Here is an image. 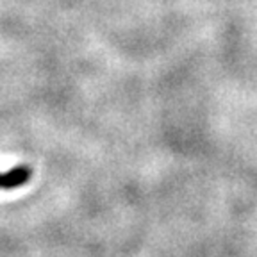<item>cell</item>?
Wrapping results in <instances>:
<instances>
[{"instance_id": "1", "label": "cell", "mask_w": 257, "mask_h": 257, "mask_svg": "<svg viewBox=\"0 0 257 257\" xmlns=\"http://www.w3.org/2000/svg\"><path fill=\"white\" fill-rule=\"evenodd\" d=\"M32 179V168L27 165L20 166H13V168L6 170V172H0V189H16L20 186L27 184Z\"/></svg>"}]
</instances>
